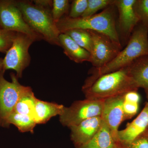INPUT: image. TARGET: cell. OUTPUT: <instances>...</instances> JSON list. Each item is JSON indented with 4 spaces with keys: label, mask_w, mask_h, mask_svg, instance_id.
<instances>
[{
    "label": "cell",
    "mask_w": 148,
    "mask_h": 148,
    "mask_svg": "<svg viewBox=\"0 0 148 148\" xmlns=\"http://www.w3.org/2000/svg\"><path fill=\"white\" fill-rule=\"evenodd\" d=\"M146 56H148V27L139 23L124 49L108 64L89 71L91 75L86 79L82 88L90 85L101 76L126 68L136 59Z\"/></svg>",
    "instance_id": "1"
},
{
    "label": "cell",
    "mask_w": 148,
    "mask_h": 148,
    "mask_svg": "<svg viewBox=\"0 0 148 148\" xmlns=\"http://www.w3.org/2000/svg\"><path fill=\"white\" fill-rule=\"evenodd\" d=\"M116 6H109L101 13L88 17L72 18L64 16L56 23L61 34L73 29H82L99 32L109 37L122 47L116 22Z\"/></svg>",
    "instance_id": "2"
},
{
    "label": "cell",
    "mask_w": 148,
    "mask_h": 148,
    "mask_svg": "<svg viewBox=\"0 0 148 148\" xmlns=\"http://www.w3.org/2000/svg\"><path fill=\"white\" fill-rule=\"evenodd\" d=\"M138 90L126 67L103 75L90 85L82 88L86 99L98 100H105Z\"/></svg>",
    "instance_id": "3"
},
{
    "label": "cell",
    "mask_w": 148,
    "mask_h": 148,
    "mask_svg": "<svg viewBox=\"0 0 148 148\" xmlns=\"http://www.w3.org/2000/svg\"><path fill=\"white\" fill-rule=\"evenodd\" d=\"M29 27L43 40L60 47V33L51 14V8L45 7L28 1H14Z\"/></svg>",
    "instance_id": "4"
},
{
    "label": "cell",
    "mask_w": 148,
    "mask_h": 148,
    "mask_svg": "<svg viewBox=\"0 0 148 148\" xmlns=\"http://www.w3.org/2000/svg\"><path fill=\"white\" fill-rule=\"evenodd\" d=\"M35 42L28 35L16 33L12 44L3 58V71L13 70L18 78L22 77L23 72L31 63L29 49Z\"/></svg>",
    "instance_id": "5"
},
{
    "label": "cell",
    "mask_w": 148,
    "mask_h": 148,
    "mask_svg": "<svg viewBox=\"0 0 148 148\" xmlns=\"http://www.w3.org/2000/svg\"><path fill=\"white\" fill-rule=\"evenodd\" d=\"M104 100L86 99L75 101L69 107H64L59 116L62 125L69 128L86 120L101 116Z\"/></svg>",
    "instance_id": "6"
},
{
    "label": "cell",
    "mask_w": 148,
    "mask_h": 148,
    "mask_svg": "<svg viewBox=\"0 0 148 148\" xmlns=\"http://www.w3.org/2000/svg\"><path fill=\"white\" fill-rule=\"evenodd\" d=\"M5 72H0V125L7 127L8 118L27 86L18 82V78L13 73L10 74L11 82L7 80L4 77Z\"/></svg>",
    "instance_id": "7"
},
{
    "label": "cell",
    "mask_w": 148,
    "mask_h": 148,
    "mask_svg": "<svg viewBox=\"0 0 148 148\" xmlns=\"http://www.w3.org/2000/svg\"><path fill=\"white\" fill-rule=\"evenodd\" d=\"M0 26L8 31L28 35L36 42L43 40L27 24L14 0H0Z\"/></svg>",
    "instance_id": "8"
},
{
    "label": "cell",
    "mask_w": 148,
    "mask_h": 148,
    "mask_svg": "<svg viewBox=\"0 0 148 148\" xmlns=\"http://www.w3.org/2000/svg\"><path fill=\"white\" fill-rule=\"evenodd\" d=\"M91 35L92 48L90 62L95 69L108 64L116 57L122 47L116 45L106 35L88 30Z\"/></svg>",
    "instance_id": "9"
},
{
    "label": "cell",
    "mask_w": 148,
    "mask_h": 148,
    "mask_svg": "<svg viewBox=\"0 0 148 148\" xmlns=\"http://www.w3.org/2000/svg\"><path fill=\"white\" fill-rule=\"evenodd\" d=\"M136 0H115L114 5L119 12L116 26L121 43H127L132 32L140 23L134 9Z\"/></svg>",
    "instance_id": "10"
},
{
    "label": "cell",
    "mask_w": 148,
    "mask_h": 148,
    "mask_svg": "<svg viewBox=\"0 0 148 148\" xmlns=\"http://www.w3.org/2000/svg\"><path fill=\"white\" fill-rule=\"evenodd\" d=\"M123 95L104 100L101 115L103 121L110 130L114 138L118 142L119 128L121 123L124 121L123 108Z\"/></svg>",
    "instance_id": "11"
},
{
    "label": "cell",
    "mask_w": 148,
    "mask_h": 148,
    "mask_svg": "<svg viewBox=\"0 0 148 148\" xmlns=\"http://www.w3.org/2000/svg\"><path fill=\"white\" fill-rule=\"evenodd\" d=\"M101 116L91 118L70 127L71 139L77 148L84 145L96 135L103 124Z\"/></svg>",
    "instance_id": "12"
},
{
    "label": "cell",
    "mask_w": 148,
    "mask_h": 148,
    "mask_svg": "<svg viewBox=\"0 0 148 148\" xmlns=\"http://www.w3.org/2000/svg\"><path fill=\"white\" fill-rule=\"evenodd\" d=\"M148 126V102H146L141 112L124 129L119 130L118 134L119 143H130L142 134Z\"/></svg>",
    "instance_id": "13"
},
{
    "label": "cell",
    "mask_w": 148,
    "mask_h": 148,
    "mask_svg": "<svg viewBox=\"0 0 148 148\" xmlns=\"http://www.w3.org/2000/svg\"><path fill=\"white\" fill-rule=\"evenodd\" d=\"M126 68L136 86L144 89L148 99V56L138 58Z\"/></svg>",
    "instance_id": "14"
},
{
    "label": "cell",
    "mask_w": 148,
    "mask_h": 148,
    "mask_svg": "<svg viewBox=\"0 0 148 148\" xmlns=\"http://www.w3.org/2000/svg\"><path fill=\"white\" fill-rule=\"evenodd\" d=\"M59 38L60 47L63 48L65 55L71 61L77 64L90 62V52L79 45L68 35L61 34Z\"/></svg>",
    "instance_id": "15"
},
{
    "label": "cell",
    "mask_w": 148,
    "mask_h": 148,
    "mask_svg": "<svg viewBox=\"0 0 148 148\" xmlns=\"http://www.w3.org/2000/svg\"><path fill=\"white\" fill-rule=\"evenodd\" d=\"M64 108L63 105L37 99L33 117L36 124H44L51 118L59 116Z\"/></svg>",
    "instance_id": "16"
},
{
    "label": "cell",
    "mask_w": 148,
    "mask_h": 148,
    "mask_svg": "<svg viewBox=\"0 0 148 148\" xmlns=\"http://www.w3.org/2000/svg\"><path fill=\"white\" fill-rule=\"evenodd\" d=\"M119 142L103 121L101 128L89 142L79 148H115Z\"/></svg>",
    "instance_id": "17"
},
{
    "label": "cell",
    "mask_w": 148,
    "mask_h": 148,
    "mask_svg": "<svg viewBox=\"0 0 148 148\" xmlns=\"http://www.w3.org/2000/svg\"><path fill=\"white\" fill-rule=\"evenodd\" d=\"M37 99L32 88L27 86L16 103L13 112L33 117Z\"/></svg>",
    "instance_id": "18"
},
{
    "label": "cell",
    "mask_w": 148,
    "mask_h": 148,
    "mask_svg": "<svg viewBox=\"0 0 148 148\" xmlns=\"http://www.w3.org/2000/svg\"><path fill=\"white\" fill-rule=\"evenodd\" d=\"M7 126L10 125H15L20 132H34L36 125L34 118L31 116L12 112L9 116L6 122Z\"/></svg>",
    "instance_id": "19"
},
{
    "label": "cell",
    "mask_w": 148,
    "mask_h": 148,
    "mask_svg": "<svg viewBox=\"0 0 148 148\" xmlns=\"http://www.w3.org/2000/svg\"><path fill=\"white\" fill-rule=\"evenodd\" d=\"M65 34L73 40L83 48L91 52L92 41L91 35L88 30L82 29H73L66 31Z\"/></svg>",
    "instance_id": "20"
},
{
    "label": "cell",
    "mask_w": 148,
    "mask_h": 148,
    "mask_svg": "<svg viewBox=\"0 0 148 148\" xmlns=\"http://www.w3.org/2000/svg\"><path fill=\"white\" fill-rule=\"evenodd\" d=\"M70 1L68 0H53L51 14L54 21L57 23L65 14L69 12Z\"/></svg>",
    "instance_id": "21"
},
{
    "label": "cell",
    "mask_w": 148,
    "mask_h": 148,
    "mask_svg": "<svg viewBox=\"0 0 148 148\" xmlns=\"http://www.w3.org/2000/svg\"><path fill=\"white\" fill-rule=\"evenodd\" d=\"M115 0H88L86 10L81 17H88L95 14L98 10L114 4Z\"/></svg>",
    "instance_id": "22"
},
{
    "label": "cell",
    "mask_w": 148,
    "mask_h": 148,
    "mask_svg": "<svg viewBox=\"0 0 148 148\" xmlns=\"http://www.w3.org/2000/svg\"><path fill=\"white\" fill-rule=\"evenodd\" d=\"M134 9L140 23L148 27V0H136Z\"/></svg>",
    "instance_id": "23"
},
{
    "label": "cell",
    "mask_w": 148,
    "mask_h": 148,
    "mask_svg": "<svg viewBox=\"0 0 148 148\" xmlns=\"http://www.w3.org/2000/svg\"><path fill=\"white\" fill-rule=\"evenodd\" d=\"M140 102L132 101L124 97L123 95V108L124 121L130 119L138 113Z\"/></svg>",
    "instance_id": "24"
},
{
    "label": "cell",
    "mask_w": 148,
    "mask_h": 148,
    "mask_svg": "<svg viewBox=\"0 0 148 148\" xmlns=\"http://www.w3.org/2000/svg\"><path fill=\"white\" fill-rule=\"evenodd\" d=\"M16 33L5 30L0 26V52L6 53L12 44Z\"/></svg>",
    "instance_id": "25"
},
{
    "label": "cell",
    "mask_w": 148,
    "mask_h": 148,
    "mask_svg": "<svg viewBox=\"0 0 148 148\" xmlns=\"http://www.w3.org/2000/svg\"><path fill=\"white\" fill-rule=\"evenodd\" d=\"M88 0H74L71 6L69 16L72 18L81 17L86 10Z\"/></svg>",
    "instance_id": "26"
},
{
    "label": "cell",
    "mask_w": 148,
    "mask_h": 148,
    "mask_svg": "<svg viewBox=\"0 0 148 148\" xmlns=\"http://www.w3.org/2000/svg\"><path fill=\"white\" fill-rule=\"evenodd\" d=\"M121 144L126 148H148V131L146 130L130 143Z\"/></svg>",
    "instance_id": "27"
},
{
    "label": "cell",
    "mask_w": 148,
    "mask_h": 148,
    "mask_svg": "<svg viewBox=\"0 0 148 148\" xmlns=\"http://www.w3.org/2000/svg\"><path fill=\"white\" fill-rule=\"evenodd\" d=\"M33 2L36 4L45 7L52 8L53 1L50 0H36L33 1Z\"/></svg>",
    "instance_id": "28"
},
{
    "label": "cell",
    "mask_w": 148,
    "mask_h": 148,
    "mask_svg": "<svg viewBox=\"0 0 148 148\" xmlns=\"http://www.w3.org/2000/svg\"><path fill=\"white\" fill-rule=\"evenodd\" d=\"M3 71V58L0 57V72Z\"/></svg>",
    "instance_id": "29"
},
{
    "label": "cell",
    "mask_w": 148,
    "mask_h": 148,
    "mask_svg": "<svg viewBox=\"0 0 148 148\" xmlns=\"http://www.w3.org/2000/svg\"><path fill=\"white\" fill-rule=\"evenodd\" d=\"M115 148H126L125 147H123V146L121 144H120L119 143H118V144L117 145L116 147Z\"/></svg>",
    "instance_id": "30"
},
{
    "label": "cell",
    "mask_w": 148,
    "mask_h": 148,
    "mask_svg": "<svg viewBox=\"0 0 148 148\" xmlns=\"http://www.w3.org/2000/svg\"><path fill=\"white\" fill-rule=\"evenodd\" d=\"M147 130H148V126L147 128Z\"/></svg>",
    "instance_id": "31"
}]
</instances>
